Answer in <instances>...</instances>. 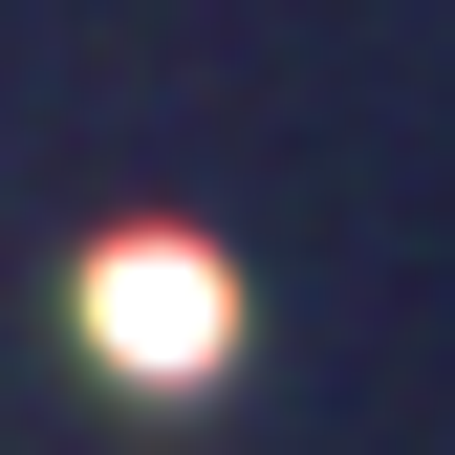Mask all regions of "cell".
Wrapping results in <instances>:
<instances>
[{
    "label": "cell",
    "mask_w": 455,
    "mask_h": 455,
    "mask_svg": "<svg viewBox=\"0 0 455 455\" xmlns=\"http://www.w3.org/2000/svg\"><path fill=\"white\" fill-rule=\"evenodd\" d=\"M87 325H108V369H217L239 347V282L196 239H131V260H87Z\"/></svg>",
    "instance_id": "1"
}]
</instances>
